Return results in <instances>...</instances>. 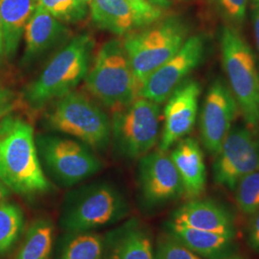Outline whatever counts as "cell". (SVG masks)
<instances>
[{"label":"cell","instance_id":"31","mask_svg":"<svg viewBox=\"0 0 259 259\" xmlns=\"http://www.w3.org/2000/svg\"><path fill=\"white\" fill-rule=\"evenodd\" d=\"M16 103V94L9 89L0 88V118L5 117L13 110Z\"/></svg>","mask_w":259,"mask_h":259},{"label":"cell","instance_id":"17","mask_svg":"<svg viewBox=\"0 0 259 259\" xmlns=\"http://www.w3.org/2000/svg\"><path fill=\"white\" fill-rule=\"evenodd\" d=\"M68 30L41 6L37 5L24 30V52L22 64L28 65L65 39Z\"/></svg>","mask_w":259,"mask_h":259},{"label":"cell","instance_id":"4","mask_svg":"<svg viewBox=\"0 0 259 259\" xmlns=\"http://www.w3.org/2000/svg\"><path fill=\"white\" fill-rule=\"evenodd\" d=\"M93 47V39L88 35L73 37L26 89L28 104L38 109L73 92L89 71Z\"/></svg>","mask_w":259,"mask_h":259},{"label":"cell","instance_id":"28","mask_svg":"<svg viewBox=\"0 0 259 259\" xmlns=\"http://www.w3.org/2000/svg\"><path fill=\"white\" fill-rule=\"evenodd\" d=\"M223 18L232 27L241 26L246 19L248 0H214Z\"/></svg>","mask_w":259,"mask_h":259},{"label":"cell","instance_id":"38","mask_svg":"<svg viewBox=\"0 0 259 259\" xmlns=\"http://www.w3.org/2000/svg\"><path fill=\"white\" fill-rule=\"evenodd\" d=\"M82 1H83L84 3H91V1H92V0H82Z\"/></svg>","mask_w":259,"mask_h":259},{"label":"cell","instance_id":"23","mask_svg":"<svg viewBox=\"0 0 259 259\" xmlns=\"http://www.w3.org/2000/svg\"><path fill=\"white\" fill-rule=\"evenodd\" d=\"M53 259H103V236L95 232H65Z\"/></svg>","mask_w":259,"mask_h":259},{"label":"cell","instance_id":"11","mask_svg":"<svg viewBox=\"0 0 259 259\" xmlns=\"http://www.w3.org/2000/svg\"><path fill=\"white\" fill-rule=\"evenodd\" d=\"M139 190L141 204L149 210L185 195L183 182L170 154L158 149L139 158Z\"/></svg>","mask_w":259,"mask_h":259},{"label":"cell","instance_id":"27","mask_svg":"<svg viewBox=\"0 0 259 259\" xmlns=\"http://www.w3.org/2000/svg\"><path fill=\"white\" fill-rule=\"evenodd\" d=\"M154 259H203L188 250L170 233L161 234L156 243Z\"/></svg>","mask_w":259,"mask_h":259},{"label":"cell","instance_id":"1","mask_svg":"<svg viewBox=\"0 0 259 259\" xmlns=\"http://www.w3.org/2000/svg\"><path fill=\"white\" fill-rule=\"evenodd\" d=\"M0 181L23 196L51 190L37 153L33 127L23 119L5 116L0 121Z\"/></svg>","mask_w":259,"mask_h":259},{"label":"cell","instance_id":"32","mask_svg":"<svg viewBox=\"0 0 259 259\" xmlns=\"http://www.w3.org/2000/svg\"><path fill=\"white\" fill-rule=\"evenodd\" d=\"M252 26H253L255 46L259 53V6L256 5H254V8L252 11Z\"/></svg>","mask_w":259,"mask_h":259},{"label":"cell","instance_id":"33","mask_svg":"<svg viewBox=\"0 0 259 259\" xmlns=\"http://www.w3.org/2000/svg\"><path fill=\"white\" fill-rule=\"evenodd\" d=\"M11 192L12 191L10 190L9 188L0 181V202L8 200Z\"/></svg>","mask_w":259,"mask_h":259},{"label":"cell","instance_id":"19","mask_svg":"<svg viewBox=\"0 0 259 259\" xmlns=\"http://www.w3.org/2000/svg\"><path fill=\"white\" fill-rule=\"evenodd\" d=\"M166 232L188 250L202 258L221 259L228 256L233 246L235 233H219L166 224Z\"/></svg>","mask_w":259,"mask_h":259},{"label":"cell","instance_id":"6","mask_svg":"<svg viewBox=\"0 0 259 259\" xmlns=\"http://www.w3.org/2000/svg\"><path fill=\"white\" fill-rule=\"evenodd\" d=\"M84 83L88 92L112 111L139 97L129 59L123 44L117 39L107 41L99 49Z\"/></svg>","mask_w":259,"mask_h":259},{"label":"cell","instance_id":"16","mask_svg":"<svg viewBox=\"0 0 259 259\" xmlns=\"http://www.w3.org/2000/svg\"><path fill=\"white\" fill-rule=\"evenodd\" d=\"M169 224L219 233H235L232 213L212 200L192 199L174 210Z\"/></svg>","mask_w":259,"mask_h":259},{"label":"cell","instance_id":"20","mask_svg":"<svg viewBox=\"0 0 259 259\" xmlns=\"http://www.w3.org/2000/svg\"><path fill=\"white\" fill-rule=\"evenodd\" d=\"M90 5L93 21L100 29L127 36L135 30L143 28L125 0H92Z\"/></svg>","mask_w":259,"mask_h":259},{"label":"cell","instance_id":"29","mask_svg":"<svg viewBox=\"0 0 259 259\" xmlns=\"http://www.w3.org/2000/svg\"><path fill=\"white\" fill-rule=\"evenodd\" d=\"M135 12L143 27L158 21L162 17L161 7L152 0H125Z\"/></svg>","mask_w":259,"mask_h":259},{"label":"cell","instance_id":"26","mask_svg":"<svg viewBox=\"0 0 259 259\" xmlns=\"http://www.w3.org/2000/svg\"><path fill=\"white\" fill-rule=\"evenodd\" d=\"M37 3L61 22L76 23L88 14L87 3L82 0H37Z\"/></svg>","mask_w":259,"mask_h":259},{"label":"cell","instance_id":"21","mask_svg":"<svg viewBox=\"0 0 259 259\" xmlns=\"http://www.w3.org/2000/svg\"><path fill=\"white\" fill-rule=\"evenodd\" d=\"M37 5V0H0L6 58L13 59L16 55L28 21Z\"/></svg>","mask_w":259,"mask_h":259},{"label":"cell","instance_id":"5","mask_svg":"<svg viewBox=\"0 0 259 259\" xmlns=\"http://www.w3.org/2000/svg\"><path fill=\"white\" fill-rule=\"evenodd\" d=\"M188 28L183 20L168 18L128 34L123 47L139 91L145 80L184 46Z\"/></svg>","mask_w":259,"mask_h":259},{"label":"cell","instance_id":"13","mask_svg":"<svg viewBox=\"0 0 259 259\" xmlns=\"http://www.w3.org/2000/svg\"><path fill=\"white\" fill-rule=\"evenodd\" d=\"M238 111L229 85L223 80H215L207 90L200 116L201 139L210 155L215 157L219 152Z\"/></svg>","mask_w":259,"mask_h":259},{"label":"cell","instance_id":"35","mask_svg":"<svg viewBox=\"0 0 259 259\" xmlns=\"http://www.w3.org/2000/svg\"><path fill=\"white\" fill-rule=\"evenodd\" d=\"M155 4H157V6L161 7V6H164L168 3L167 0H152ZM181 1H185V0H181Z\"/></svg>","mask_w":259,"mask_h":259},{"label":"cell","instance_id":"14","mask_svg":"<svg viewBox=\"0 0 259 259\" xmlns=\"http://www.w3.org/2000/svg\"><path fill=\"white\" fill-rule=\"evenodd\" d=\"M201 93V84L197 81L185 80L167 98L163 111L164 125L159 140V150L168 152L193 130Z\"/></svg>","mask_w":259,"mask_h":259},{"label":"cell","instance_id":"25","mask_svg":"<svg viewBox=\"0 0 259 259\" xmlns=\"http://www.w3.org/2000/svg\"><path fill=\"white\" fill-rule=\"evenodd\" d=\"M235 202L241 212L250 216L259 210V170L242 178L235 186Z\"/></svg>","mask_w":259,"mask_h":259},{"label":"cell","instance_id":"37","mask_svg":"<svg viewBox=\"0 0 259 259\" xmlns=\"http://www.w3.org/2000/svg\"><path fill=\"white\" fill-rule=\"evenodd\" d=\"M253 2H254V5L259 6V0H253Z\"/></svg>","mask_w":259,"mask_h":259},{"label":"cell","instance_id":"22","mask_svg":"<svg viewBox=\"0 0 259 259\" xmlns=\"http://www.w3.org/2000/svg\"><path fill=\"white\" fill-rule=\"evenodd\" d=\"M55 226L47 217L29 225L15 259H52L54 252Z\"/></svg>","mask_w":259,"mask_h":259},{"label":"cell","instance_id":"9","mask_svg":"<svg viewBox=\"0 0 259 259\" xmlns=\"http://www.w3.org/2000/svg\"><path fill=\"white\" fill-rule=\"evenodd\" d=\"M36 144L40 162L49 175L65 187L78 185L102 168L101 161L82 142L44 135L37 137Z\"/></svg>","mask_w":259,"mask_h":259},{"label":"cell","instance_id":"30","mask_svg":"<svg viewBox=\"0 0 259 259\" xmlns=\"http://www.w3.org/2000/svg\"><path fill=\"white\" fill-rule=\"evenodd\" d=\"M250 217L247 240L250 249L259 252V210L250 215Z\"/></svg>","mask_w":259,"mask_h":259},{"label":"cell","instance_id":"34","mask_svg":"<svg viewBox=\"0 0 259 259\" xmlns=\"http://www.w3.org/2000/svg\"><path fill=\"white\" fill-rule=\"evenodd\" d=\"M4 58H6V54H5V45H4L3 28H2V22H1V19H0V62L3 61Z\"/></svg>","mask_w":259,"mask_h":259},{"label":"cell","instance_id":"18","mask_svg":"<svg viewBox=\"0 0 259 259\" xmlns=\"http://www.w3.org/2000/svg\"><path fill=\"white\" fill-rule=\"evenodd\" d=\"M170 157L183 182L185 196L190 200L200 198L206 185V168L199 142L193 138L181 139Z\"/></svg>","mask_w":259,"mask_h":259},{"label":"cell","instance_id":"12","mask_svg":"<svg viewBox=\"0 0 259 259\" xmlns=\"http://www.w3.org/2000/svg\"><path fill=\"white\" fill-rule=\"evenodd\" d=\"M204 50L205 40L203 36L188 37L176 54L145 80L139 96L159 105L166 101L177 88L185 82L186 77L200 65Z\"/></svg>","mask_w":259,"mask_h":259},{"label":"cell","instance_id":"3","mask_svg":"<svg viewBox=\"0 0 259 259\" xmlns=\"http://www.w3.org/2000/svg\"><path fill=\"white\" fill-rule=\"evenodd\" d=\"M223 67L229 88L247 126L259 130V72L249 44L235 27L227 25L221 33Z\"/></svg>","mask_w":259,"mask_h":259},{"label":"cell","instance_id":"7","mask_svg":"<svg viewBox=\"0 0 259 259\" xmlns=\"http://www.w3.org/2000/svg\"><path fill=\"white\" fill-rule=\"evenodd\" d=\"M49 127L80 140L95 150H104L109 145L111 122L107 114L84 95L67 93L48 111Z\"/></svg>","mask_w":259,"mask_h":259},{"label":"cell","instance_id":"8","mask_svg":"<svg viewBox=\"0 0 259 259\" xmlns=\"http://www.w3.org/2000/svg\"><path fill=\"white\" fill-rule=\"evenodd\" d=\"M159 104L140 96L113 111L111 134L118 154L140 158L150 153L159 138Z\"/></svg>","mask_w":259,"mask_h":259},{"label":"cell","instance_id":"36","mask_svg":"<svg viewBox=\"0 0 259 259\" xmlns=\"http://www.w3.org/2000/svg\"><path fill=\"white\" fill-rule=\"evenodd\" d=\"M221 259H242L241 257H238V256H235V255H228V256H226V257H224V258Z\"/></svg>","mask_w":259,"mask_h":259},{"label":"cell","instance_id":"24","mask_svg":"<svg viewBox=\"0 0 259 259\" xmlns=\"http://www.w3.org/2000/svg\"><path fill=\"white\" fill-rule=\"evenodd\" d=\"M24 226V213L19 204L8 200L0 202V256L14 248Z\"/></svg>","mask_w":259,"mask_h":259},{"label":"cell","instance_id":"15","mask_svg":"<svg viewBox=\"0 0 259 259\" xmlns=\"http://www.w3.org/2000/svg\"><path fill=\"white\" fill-rule=\"evenodd\" d=\"M155 246L148 228L130 218L103 236V259H154Z\"/></svg>","mask_w":259,"mask_h":259},{"label":"cell","instance_id":"2","mask_svg":"<svg viewBox=\"0 0 259 259\" xmlns=\"http://www.w3.org/2000/svg\"><path fill=\"white\" fill-rule=\"evenodd\" d=\"M130 210L118 188L109 183H93L65 195L59 222L65 232H94L125 220Z\"/></svg>","mask_w":259,"mask_h":259},{"label":"cell","instance_id":"10","mask_svg":"<svg viewBox=\"0 0 259 259\" xmlns=\"http://www.w3.org/2000/svg\"><path fill=\"white\" fill-rule=\"evenodd\" d=\"M258 170V132L248 126L232 127L215 156V184L233 191L242 178Z\"/></svg>","mask_w":259,"mask_h":259}]
</instances>
